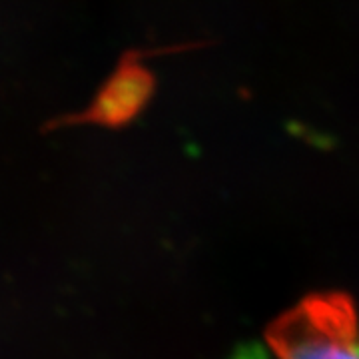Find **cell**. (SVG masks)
I'll return each instance as SVG.
<instances>
[{
    "mask_svg": "<svg viewBox=\"0 0 359 359\" xmlns=\"http://www.w3.org/2000/svg\"><path fill=\"white\" fill-rule=\"evenodd\" d=\"M276 359H359V313L339 292L311 294L271 321Z\"/></svg>",
    "mask_w": 359,
    "mask_h": 359,
    "instance_id": "6da1fadb",
    "label": "cell"
}]
</instances>
